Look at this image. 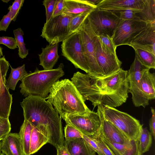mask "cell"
<instances>
[{
    "mask_svg": "<svg viewBox=\"0 0 155 155\" xmlns=\"http://www.w3.org/2000/svg\"><path fill=\"white\" fill-rule=\"evenodd\" d=\"M2 141H0V152H1V150L2 147Z\"/></svg>",
    "mask_w": 155,
    "mask_h": 155,
    "instance_id": "cell-47",
    "label": "cell"
},
{
    "mask_svg": "<svg viewBox=\"0 0 155 155\" xmlns=\"http://www.w3.org/2000/svg\"><path fill=\"white\" fill-rule=\"evenodd\" d=\"M61 55L70 61L76 68L90 74L80 31L73 33L62 42Z\"/></svg>",
    "mask_w": 155,
    "mask_h": 155,
    "instance_id": "cell-7",
    "label": "cell"
},
{
    "mask_svg": "<svg viewBox=\"0 0 155 155\" xmlns=\"http://www.w3.org/2000/svg\"><path fill=\"white\" fill-rule=\"evenodd\" d=\"M0 117L8 118L12 103V95L10 94L9 89L6 85V77L0 80Z\"/></svg>",
    "mask_w": 155,
    "mask_h": 155,
    "instance_id": "cell-24",
    "label": "cell"
},
{
    "mask_svg": "<svg viewBox=\"0 0 155 155\" xmlns=\"http://www.w3.org/2000/svg\"><path fill=\"white\" fill-rule=\"evenodd\" d=\"M85 54L90 69V74L103 78L97 60L96 48L98 37L91 29L86 19L79 30Z\"/></svg>",
    "mask_w": 155,
    "mask_h": 155,
    "instance_id": "cell-9",
    "label": "cell"
},
{
    "mask_svg": "<svg viewBox=\"0 0 155 155\" xmlns=\"http://www.w3.org/2000/svg\"><path fill=\"white\" fill-rule=\"evenodd\" d=\"M151 112L152 115L149 122V127L150 133L154 139L155 138V112L154 109L151 107Z\"/></svg>",
    "mask_w": 155,
    "mask_h": 155,
    "instance_id": "cell-43",
    "label": "cell"
},
{
    "mask_svg": "<svg viewBox=\"0 0 155 155\" xmlns=\"http://www.w3.org/2000/svg\"><path fill=\"white\" fill-rule=\"evenodd\" d=\"M101 107L106 120L115 125L130 140H138L143 128L139 120L114 108L101 104Z\"/></svg>",
    "mask_w": 155,
    "mask_h": 155,
    "instance_id": "cell-5",
    "label": "cell"
},
{
    "mask_svg": "<svg viewBox=\"0 0 155 155\" xmlns=\"http://www.w3.org/2000/svg\"><path fill=\"white\" fill-rule=\"evenodd\" d=\"M11 129L8 118L0 117V141H2L10 133Z\"/></svg>",
    "mask_w": 155,
    "mask_h": 155,
    "instance_id": "cell-34",
    "label": "cell"
},
{
    "mask_svg": "<svg viewBox=\"0 0 155 155\" xmlns=\"http://www.w3.org/2000/svg\"><path fill=\"white\" fill-rule=\"evenodd\" d=\"M24 2V0H15L12 5L9 7L8 9L11 13L12 21H16Z\"/></svg>",
    "mask_w": 155,
    "mask_h": 155,
    "instance_id": "cell-35",
    "label": "cell"
},
{
    "mask_svg": "<svg viewBox=\"0 0 155 155\" xmlns=\"http://www.w3.org/2000/svg\"><path fill=\"white\" fill-rule=\"evenodd\" d=\"M57 155H70L64 146L57 149Z\"/></svg>",
    "mask_w": 155,
    "mask_h": 155,
    "instance_id": "cell-44",
    "label": "cell"
},
{
    "mask_svg": "<svg viewBox=\"0 0 155 155\" xmlns=\"http://www.w3.org/2000/svg\"><path fill=\"white\" fill-rule=\"evenodd\" d=\"M150 69L146 71L142 77L139 91V106L144 107L149 104L150 100L155 98V74Z\"/></svg>",
    "mask_w": 155,
    "mask_h": 155,
    "instance_id": "cell-18",
    "label": "cell"
},
{
    "mask_svg": "<svg viewBox=\"0 0 155 155\" xmlns=\"http://www.w3.org/2000/svg\"><path fill=\"white\" fill-rule=\"evenodd\" d=\"M32 126L28 121L24 120L18 133L25 155H30L29 152L30 142Z\"/></svg>",
    "mask_w": 155,
    "mask_h": 155,
    "instance_id": "cell-26",
    "label": "cell"
},
{
    "mask_svg": "<svg viewBox=\"0 0 155 155\" xmlns=\"http://www.w3.org/2000/svg\"><path fill=\"white\" fill-rule=\"evenodd\" d=\"M14 38L18 48V54L19 57L23 59L26 57L28 54V50L25 47L24 42L23 31L21 28L13 30Z\"/></svg>",
    "mask_w": 155,
    "mask_h": 155,
    "instance_id": "cell-30",
    "label": "cell"
},
{
    "mask_svg": "<svg viewBox=\"0 0 155 155\" xmlns=\"http://www.w3.org/2000/svg\"><path fill=\"white\" fill-rule=\"evenodd\" d=\"M82 138L84 139L88 146L94 151L97 153L98 155H103L97 144L91 138L83 134Z\"/></svg>",
    "mask_w": 155,
    "mask_h": 155,
    "instance_id": "cell-39",
    "label": "cell"
},
{
    "mask_svg": "<svg viewBox=\"0 0 155 155\" xmlns=\"http://www.w3.org/2000/svg\"><path fill=\"white\" fill-rule=\"evenodd\" d=\"M151 22L140 20H121L112 39L114 46H130L133 39Z\"/></svg>",
    "mask_w": 155,
    "mask_h": 155,
    "instance_id": "cell-11",
    "label": "cell"
},
{
    "mask_svg": "<svg viewBox=\"0 0 155 155\" xmlns=\"http://www.w3.org/2000/svg\"><path fill=\"white\" fill-rule=\"evenodd\" d=\"M97 111L101 122L100 134L110 141L122 145H130L134 140H130L117 127L104 117L101 104L97 106Z\"/></svg>",
    "mask_w": 155,
    "mask_h": 155,
    "instance_id": "cell-15",
    "label": "cell"
},
{
    "mask_svg": "<svg viewBox=\"0 0 155 155\" xmlns=\"http://www.w3.org/2000/svg\"><path fill=\"white\" fill-rule=\"evenodd\" d=\"M148 69H150L143 65L135 56L128 71L129 93L131 94L133 103L136 107H140L139 91L141 79L143 74Z\"/></svg>",
    "mask_w": 155,
    "mask_h": 155,
    "instance_id": "cell-13",
    "label": "cell"
},
{
    "mask_svg": "<svg viewBox=\"0 0 155 155\" xmlns=\"http://www.w3.org/2000/svg\"><path fill=\"white\" fill-rule=\"evenodd\" d=\"M0 155H5L3 153H1V152H0Z\"/></svg>",
    "mask_w": 155,
    "mask_h": 155,
    "instance_id": "cell-49",
    "label": "cell"
},
{
    "mask_svg": "<svg viewBox=\"0 0 155 155\" xmlns=\"http://www.w3.org/2000/svg\"><path fill=\"white\" fill-rule=\"evenodd\" d=\"M1 151L5 155H25L18 133H10L2 141Z\"/></svg>",
    "mask_w": 155,
    "mask_h": 155,
    "instance_id": "cell-19",
    "label": "cell"
},
{
    "mask_svg": "<svg viewBox=\"0 0 155 155\" xmlns=\"http://www.w3.org/2000/svg\"><path fill=\"white\" fill-rule=\"evenodd\" d=\"M138 140L139 150L143 154L149 150L152 143V135L146 128H143Z\"/></svg>",
    "mask_w": 155,
    "mask_h": 155,
    "instance_id": "cell-29",
    "label": "cell"
},
{
    "mask_svg": "<svg viewBox=\"0 0 155 155\" xmlns=\"http://www.w3.org/2000/svg\"><path fill=\"white\" fill-rule=\"evenodd\" d=\"M102 47L109 52L116 54L115 47L112 39L107 35L98 36Z\"/></svg>",
    "mask_w": 155,
    "mask_h": 155,
    "instance_id": "cell-32",
    "label": "cell"
},
{
    "mask_svg": "<svg viewBox=\"0 0 155 155\" xmlns=\"http://www.w3.org/2000/svg\"><path fill=\"white\" fill-rule=\"evenodd\" d=\"M64 5V0H56L52 17L61 15L63 12Z\"/></svg>",
    "mask_w": 155,
    "mask_h": 155,
    "instance_id": "cell-42",
    "label": "cell"
},
{
    "mask_svg": "<svg viewBox=\"0 0 155 155\" xmlns=\"http://www.w3.org/2000/svg\"><path fill=\"white\" fill-rule=\"evenodd\" d=\"M0 85H1V81L0 80Z\"/></svg>",
    "mask_w": 155,
    "mask_h": 155,
    "instance_id": "cell-50",
    "label": "cell"
},
{
    "mask_svg": "<svg viewBox=\"0 0 155 155\" xmlns=\"http://www.w3.org/2000/svg\"><path fill=\"white\" fill-rule=\"evenodd\" d=\"M87 19L97 36L107 35L111 39L121 20L117 14L97 8L90 12Z\"/></svg>",
    "mask_w": 155,
    "mask_h": 155,
    "instance_id": "cell-6",
    "label": "cell"
},
{
    "mask_svg": "<svg viewBox=\"0 0 155 155\" xmlns=\"http://www.w3.org/2000/svg\"><path fill=\"white\" fill-rule=\"evenodd\" d=\"M64 146L70 155H96L82 138L65 140Z\"/></svg>",
    "mask_w": 155,
    "mask_h": 155,
    "instance_id": "cell-23",
    "label": "cell"
},
{
    "mask_svg": "<svg viewBox=\"0 0 155 155\" xmlns=\"http://www.w3.org/2000/svg\"><path fill=\"white\" fill-rule=\"evenodd\" d=\"M135 56L143 66L149 69L155 68V54L140 49H134Z\"/></svg>",
    "mask_w": 155,
    "mask_h": 155,
    "instance_id": "cell-28",
    "label": "cell"
},
{
    "mask_svg": "<svg viewBox=\"0 0 155 155\" xmlns=\"http://www.w3.org/2000/svg\"><path fill=\"white\" fill-rule=\"evenodd\" d=\"M101 138L109 147L114 155H143L140 152L138 140H134L130 145H122L107 140L100 134Z\"/></svg>",
    "mask_w": 155,
    "mask_h": 155,
    "instance_id": "cell-22",
    "label": "cell"
},
{
    "mask_svg": "<svg viewBox=\"0 0 155 155\" xmlns=\"http://www.w3.org/2000/svg\"><path fill=\"white\" fill-rule=\"evenodd\" d=\"M96 56L97 62L101 70L103 77L114 73L121 68L122 62L118 58L117 54L111 53L103 48L98 38Z\"/></svg>",
    "mask_w": 155,
    "mask_h": 155,
    "instance_id": "cell-14",
    "label": "cell"
},
{
    "mask_svg": "<svg viewBox=\"0 0 155 155\" xmlns=\"http://www.w3.org/2000/svg\"><path fill=\"white\" fill-rule=\"evenodd\" d=\"M95 77L101 95V104L114 108L126 102L129 90L127 71L120 68L107 76Z\"/></svg>",
    "mask_w": 155,
    "mask_h": 155,
    "instance_id": "cell-3",
    "label": "cell"
},
{
    "mask_svg": "<svg viewBox=\"0 0 155 155\" xmlns=\"http://www.w3.org/2000/svg\"><path fill=\"white\" fill-rule=\"evenodd\" d=\"M130 46L134 49H141L155 54V22L147 27L133 40Z\"/></svg>",
    "mask_w": 155,
    "mask_h": 155,
    "instance_id": "cell-16",
    "label": "cell"
},
{
    "mask_svg": "<svg viewBox=\"0 0 155 155\" xmlns=\"http://www.w3.org/2000/svg\"><path fill=\"white\" fill-rule=\"evenodd\" d=\"M11 73L6 81V85L9 89L14 91L19 81L21 80L28 74V73L25 69L24 64L15 68L11 66Z\"/></svg>",
    "mask_w": 155,
    "mask_h": 155,
    "instance_id": "cell-27",
    "label": "cell"
},
{
    "mask_svg": "<svg viewBox=\"0 0 155 155\" xmlns=\"http://www.w3.org/2000/svg\"><path fill=\"white\" fill-rule=\"evenodd\" d=\"M90 12H86L73 15L69 23L71 35L79 30Z\"/></svg>",
    "mask_w": 155,
    "mask_h": 155,
    "instance_id": "cell-31",
    "label": "cell"
},
{
    "mask_svg": "<svg viewBox=\"0 0 155 155\" xmlns=\"http://www.w3.org/2000/svg\"><path fill=\"white\" fill-rule=\"evenodd\" d=\"M9 65L4 56L0 58V80L3 77H6Z\"/></svg>",
    "mask_w": 155,
    "mask_h": 155,
    "instance_id": "cell-41",
    "label": "cell"
},
{
    "mask_svg": "<svg viewBox=\"0 0 155 155\" xmlns=\"http://www.w3.org/2000/svg\"><path fill=\"white\" fill-rule=\"evenodd\" d=\"M64 137L66 140L82 138L83 134L73 126L66 124L64 127Z\"/></svg>",
    "mask_w": 155,
    "mask_h": 155,
    "instance_id": "cell-33",
    "label": "cell"
},
{
    "mask_svg": "<svg viewBox=\"0 0 155 155\" xmlns=\"http://www.w3.org/2000/svg\"><path fill=\"white\" fill-rule=\"evenodd\" d=\"M45 99L54 106L63 119L68 116L85 114L91 110L74 85L68 79L56 81Z\"/></svg>",
    "mask_w": 155,
    "mask_h": 155,
    "instance_id": "cell-2",
    "label": "cell"
},
{
    "mask_svg": "<svg viewBox=\"0 0 155 155\" xmlns=\"http://www.w3.org/2000/svg\"><path fill=\"white\" fill-rule=\"evenodd\" d=\"M3 52L2 48L0 46V58H1V56H3Z\"/></svg>",
    "mask_w": 155,
    "mask_h": 155,
    "instance_id": "cell-46",
    "label": "cell"
},
{
    "mask_svg": "<svg viewBox=\"0 0 155 155\" xmlns=\"http://www.w3.org/2000/svg\"><path fill=\"white\" fill-rule=\"evenodd\" d=\"M10 0H2V1H3V2H5V3H7Z\"/></svg>",
    "mask_w": 155,
    "mask_h": 155,
    "instance_id": "cell-48",
    "label": "cell"
},
{
    "mask_svg": "<svg viewBox=\"0 0 155 155\" xmlns=\"http://www.w3.org/2000/svg\"><path fill=\"white\" fill-rule=\"evenodd\" d=\"M32 127L30 142V155L37 152L45 144L48 143L49 140V134L45 128L33 126Z\"/></svg>",
    "mask_w": 155,
    "mask_h": 155,
    "instance_id": "cell-21",
    "label": "cell"
},
{
    "mask_svg": "<svg viewBox=\"0 0 155 155\" xmlns=\"http://www.w3.org/2000/svg\"><path fill=\"white\" fill-rule=\"evenodd\" d=\"M63 119L66 124L74 127L82 134L93 138H99L101 122L97 111L91 110L84 114L68 116Z\"/></svg>",
    "mask_w": 155,
    "mask_h": 155,
    "instance_id": "cell-10",
    "label": "cell"
},
{
    "mask_svg": "<svg viewBox=\"0 0 155 155\" xmlns=\"http://www.w3.org/2000/svg\"><path fill=\"white\" fill-rule=\"evenodd\" d=\"M64 5L62 13L78 14L86 12H91L96 8L86 0H64Z\"/></svg>",
    "mask_w": 155,
    "mask_h": 155,
    "instance_id": "cell-25",
    "label": "cell"
},
{
    "mask_svg": "<svg viewBox=\"0 0 155 155\" xmlns=\"http://www.w3.org/2000/svg\"><path fill=\"white\" fill-rule=\"evenodd\" d=\"M93 139L103 155H114L107 145L101 138Z\"/></svg>",
    "mask_w": 155,
    "mask_h": 155,
    "instance_id": "cell-37",
    "label": "cell"
},
{
    "mask_svg": "<svg viewBox=\"0 0 155 155\" xmlns=\"http://www.w3.org/2000/svg\"><path fill=\"white\" fill-rule=\"evenodd\" d=\"M58 44H49L45 48H41L42 52L38 55L39 65L43 67L44 70L53 69L57 62L59 58L58 54Z\"/></svg>",
    "mask_w": 155,
    "mask_h": 155,
    "instance_id": "cell-20",
    "label": "cell"
},
{
    "mask_svg": "<svg viewBox=\"0 0 155 155\" xmlns=\"http://www.w3.org/2000/svg\"><path fill=\"white\" fill-rule=\"evenodd\" d=\"M20 104L24 120L35 127H42L47 130L49 143L56 149L64 146V136L61 118L52 105L45 99L30 95L23 99Z\"/></svg>",
    "mask_w": 155,
    "mask_h": 155,
    "instance_id": "cell-1",
    "label": "cell"
},
{
    "mask_svg": "<svg viewBox=\"0 0 155 155\" xmlns=\"http://www.w3.org/2000/svg\"><path fill=\"white\" fill-rule=\"evenodd\" d=\"M71 81L84 102L90 101L94 108L101 104V95L95 84V76L77 71L74 73Z\"/></svg>",
    "mask_w": 155,
    "mask_h": 155,
    "instance_id": "cell-12",
    "label": "cell"
},
{
    "mask_svg": "<svg viewBox=\"0 0 155 155\" xmlns=\"http://www.w3.org/2000/svg\"><path fill=\"white\" fill-rule=\"evenodd\" d=\"M56 1V0H44L42 2L46 10V22L48 21L52 17Z\"/></svg>",
    "mask_w": 155,
    "mask_h": 155,
    "instance_id": "cell-36",
    "label": "cell"
},
{
    "mask_svg": "<svg viewBox=\"0 0 155 155\" xmlns=\"http://www.w3.org/2000/svg\"><path fill=\"white\" fill-rule=\"evenodd\" d=\"M91 4L96 6V5L99 3L101 0H86ZM97 7V6H96Z\"/></svg>",
    "mask_w": 155,
    "mask_h": 155,
    "instance_id": "cell-45",
    "label": "cell"
},
{
    "mask_svg": "<svg viewBox=\"0 0 155 155\" xmlns=\"http://www.w3.org/2000/svg\"><path fill=\"white\" fill-rule=\"evenodd\" d=\"M73 14L62 13L44 23L41 36L49 44L62 42L71 35L69 23Z\"/></svg>",
    "mask_w": 155,
    "mask_h": 155,
    "instance_id": "cell-8",
    "label": "cell"
},
{
    "mask_svg": "<svg viewBox=\"0 0 155 155\" xmlns=\"http://www.w3.org/2000/svg\"></svg>",
    "mask_w": 155,
    "mask_h": 155,
    "instance_id": "cell-51",
    "label": "cell"
},
{
    "mask_svg": "<svg viewBox=\"0 0 155 155\" xmlns=\"http://www.w3.org/2000/svg\"><path fill=\"white\" fill-rule=\"evenodd\" d=\"M12 21L9 11L0 20V31H6Z\"/></svg>",
    "mask_w": 155,
    "mask_h": 155,
    "instance_id": "cell-40",
    "label": "cell"
},
{
    "mask_svg": "<svg viewBox=\"0 0 155 155\" xmlns=\"http://www.w3.org/2000/svg\"><path fill=\"white\" fill-rule=\"evenodd\" d=\"M147 0H101L96 5L97 8L113 11L128 9L143 10Z\"/></svg>",
    "mask_w": 155,
    "mask_h": 155,
    "instance_id": "cell-17",
    "label": "cell"
},
{
    "mask_svg": "<svg viewBox=\"0 0 155 155\" xmlns=\"http://www.w3.org/2000/svg\"><path fill=\"white\" fill-rule=\"evenodd\" d=\"M64 67L61 63L55 69L39 70L36 68L28 73L21 80L20 93L25 97L32 95L46 99L53 85L64 75Z\"/></svg>",
    "mask_w": 155,
    "mask_h": 155,
    "instance_id": "cell-4",
    "label": "cell"
},
{
    "mask_svg": "<svg viewBox=\"0 0 155 155\" xmlns=\"http://www.w3.org/2000/svg\"><path fill=\"white\" fill-rule=\"evenodd\" d=\"M3 44L11 49H15L17 47L15 38L12 37L0 36V45Z\"/></svg>",
    "mask_w": 155,
    "mask_h": 155,
    "instance_id": "cell-38",
    "label": "cell"
}]
</instances>
